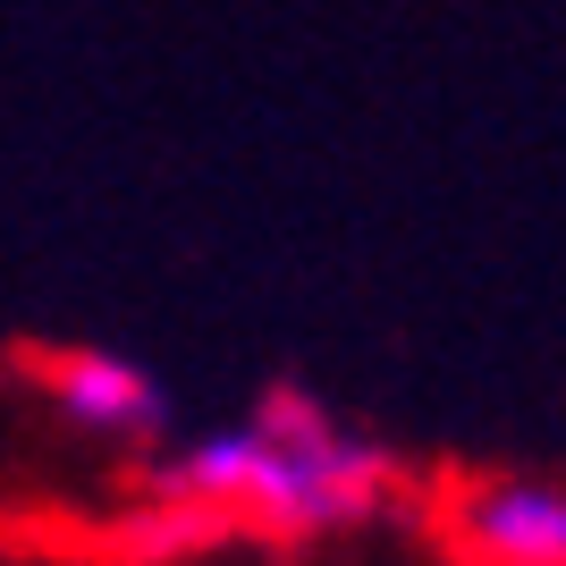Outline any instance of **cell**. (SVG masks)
<instances>
[{"label":"cell","instance_id":"6da1fadb","mask_svg":"<svg viewBox=\"0 0 566 566\" xmlns=\"http://www.w3.org/2000/svg\"><path fill=\"white\" fill-rule=\"evenodd\" d=\"M161 491L187 499V507H212L229 524L313 533V524L373 516L380 491H389V465L364 440H347L305 389H271L262 423L195 440L178 465H161Z\"/></svg>","mask_w":566,"mask_h":566},{"label":"cell","instance_id":"7a4b0ae2","mask_svg":"<svg viewBox=\"0 0 566 566\" xmlns=\"http://www.w3.org/2000/svg\"><path fill=\"white\" fill-rule=\"evenodd\" d=\"M465 549L482 566H566V491L491 482L465 507Z\"/></svg>","mask_w":566,"mask_h":566},{"label":"cell","instance_id":"3957f363","mask_svg":"<svg viewBox=\"0 0 566 566\" xmlns=\"http://www.w3.org/2000/svg\"><path fill=\"white\" fill-rule=\"evenodd\" d=\"M51 389H60V406H69L76 423H94V431H153L161 423L153 373L118 364V355H60V364H51Z\"/></svg>","mask_w":566,"mask_h":566}]
</instances>
